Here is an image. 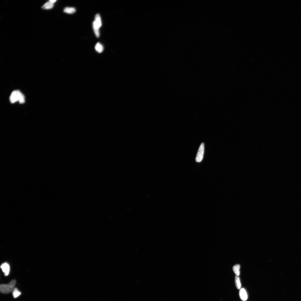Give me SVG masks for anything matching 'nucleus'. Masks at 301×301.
Returning <instances> with one entry per match:
<instances>
[{
    "label": "nucleus",
    "mask_w": 301,
    "mask_h": 301,
    "mask_svg": "<svg viewBox=\"0 0 301 301\" xmlns=\"http://www.w3.org/2000/svg\"><path fill=\"white\" fill-rule=\"evenodd\" d=\"M10 102L14 103L18 101L21 104L25 102V97L23 94L19 91L15 90L13 92L10 98Z\"/></svg>",
    "instance_id": "nucleus-1"
},
{
    "label": "nucleus",
    "mask_w": 301,
    "mask_h": 301,
    "mask_svg": "<svg viewBox=\"0 0 301 301\" xmlns=\"http://www.w3.org/2000/svg\"><path fill=\"white\" fill-rule=\"evenodd\" d=\"M16 281L15 280L11 281L8 284H3L0 286V291L3 294H8L13 291L14 288Z\"/></svg>",
    "instance_id": "nucleus-2"
},
{
    "label": "nucleus",
    "mask_w": 301,
    "mask_h": 301,
    "mask_svg": "<svg viewBox=\"0 0 301 301\" xmlns=\"http://www.w3.org/2000/svg\"><path fill=\"white\" fill-rule=\"evenodd\" d=\"M205 146L203 143L201 144L197 152L196 158V161L197 162H200L202 160L204 153Z\"/></svg>",
    "instance_id": "nucleus-3"
},
{
    "label": "nucleus",
    "mask_w": 301,
    "mask_h": 301,
    "mask_svg": "<svg viewBox=\"0 0 301 301\" xmlns=\"http://www.w3.org/2000/svg\"><path fill=\"white\" fill-rule=\"evenodd\" d=\"M102 26V22L101 17L99 14H96L95 16V20L93 23V27L99 29Z\"/></svg>",
    "instance_id": "nucleus-4"
},
{
    "label": "nucleus",
    "mask_w": 301,
    "mask_h": 301,
    "mask_svg": "<svg viewBox=\"0 0 301 301\" xmlns=\"http://www.w3.org/2000/svg\"><path fill=\"white\" fill-rule=\"evenodd\" d=\"M1 268L5 275V276H8L10 270V266L8 263L6 262L2 263L1 265Z\"/></svg>",
    "instance_id": "nucleus-5"
},
{
    "label": "nucleus",
    "mask_w": 301,
    "mask_h": 301,
    "mask_svg": "<svg viewBox=\"0 0 301 301\" xmlns=\"http://www.w3.org/2000/svg\"><path fill=\"white\" fill-rule=\"evenodd\" d=\"M239 295L241 299L243 301H246L248 299V295L244 288H241L239 291Z\"/></svg>",
    "instance_id": "nucleus-6"
},
{
    "label": "nucleus",
    "mask_w": 301,
    "mask_h": 301,
    "mask_svg": "<svg viewBox=\"0 0 301 301\" xmlns=\"http://www.w3.org/2000/svg\"><path fill=\"white\" fill-rule=\"evenodd\" d=\"M76 10L73 7H67L64 8V12L66 13L69 14H72L76 12Z\"/></svg>",
    "instance_id": "nucleus-7"
},
{
    "label": "nucleus",
    "mask_w": 301,
    "mask_h": 301,
    "mask_svg": "<svg viewBox=\"0 0 301 301\" xmlns=\"http://www.w3.org/2000/svg\"><path fill=\"white\" fill-rule=\"evenodd\" d=\"M54 6V3H53L49 1V2H47L45 3L44 5L42 7L43 9H52Z\"/></svg>",
    "instance_id": "nucleus-8"
},
{
    "label": "nucleus",
    "mask_w": 301,
    "mask_h": 301,
    "mask_svg": "<svg viewBox=\"0 0 301 301\" xmlns=\"http://www.w3.org/2000/svg\"><path fill=\"white\" fill-rule=\"evenodd\" d=\"M240 266L239 264H236L234 265L233 268V269L234 273L236 276H239L240 275Z\"/></svg>",
    "instance_id": "nucleus-9"
},
{
    "label": "nucleus",
    "mask_w": 301,
    "mask_h": 301,
    "mask_svg": "<svg viewBox=\"0 0 301 301\" xmlns=\"http://www.w3.org/2000/svg\"><path fill=\"white\" fill-rule=\"evenodd\" d=\"M95 49L97 52L99 53H101L103 51V47L101 44L98 42L96 44L95 46Z\"/></svg>",
    "instance_id": "nucleus-10"
},
{
    "label": "nucleus",
    "mask_w": 301,
    "mask_h": 301,
    "mask_svg": "<svg viewBox=\"0 0 301 301\" xmlns=\"http://www.w3.org/2000/svg\"><path fill=\"white\" fill-rule=\"evenodd\" d=\"M235 282L236 288L238 289H240L241 287V284L240 278L238 276L236 275L235 277Z\"/></svg>",
    "instance_id": "nucleus-11"
},
{
    "label": "nucleus",
    "mask_w": 301,
    "mask_h": 301,
    "mask_svg": "<svg viewBox=\"0 0 301 301\" xmlns=\"http://www.w3.org/2000/svg\"><path fill=\"white\" fill-rule=\"evenodd\" d=\"M12 294L14 298H17L21 294V293L17 288H14Z\"/></svg>",
    "instance_id": "nucleus-12"
},
{
    "label": "nucleus",
    "mask_w": 301,
    "mask_h": 301,
    "mask_svg": "<svg viewBox=\"0 0 301 301\" xmlns=\"http://www.w3.org/2000/svg\"><path fill=\"white\" fill-rule=\"evenodd\" d=\"M49 1L53 3H54L56 2V0H50Z\"/></svg>",
    "instance_id": "nucleus-13"
}]
</instances>
